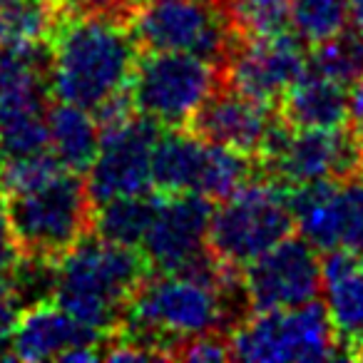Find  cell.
<instances>
[{"label": "cell", "mask_w": 363, "mask_h": 363, "mask_svg": "<svg viewBox=\"0 0 363 363\" xmlns=\"http://www.w3.org/2000/svg\"><path fill=\"white\" fill-rule=\"evenodd\" d=\"M50 95L92 112L100 127L135 115L140 45L122 11H65L50 38Z\"/></svg>", "instance_id": "6da1fadb"}, {"label": "cell", "mask_w": 363, "mask_h": 363, "mask_svg": "<svg viewBox=\"0 0 363 363\" xmlns=\"http://www.w3.org/2000/svg\"><path fill=\"white\" fill-rule=\"evenodd\" d=\"M247 313L252 311L242 289V269H229L219 281L184 272H152L115 331L152 348L160 358H177L184 343L199 336H229Z\"/></svg>", "instance_id": "7a4b0ae2"}, {"label": "cell", "mask_w": 363, "mask_h": 363, "mask_svg": "<svg viewBox=\"0 0 363 363\" xmlns=\"http://www.w3.org/2000/svg\"><path fill=\"white\" fill-rule=\"evenodd\" d=\"M150 274L140 249L112 244L92 232L55 262L52 301L107 338Z\"/></svg>", "instance_id": "3957f363"}, {"label": "cell", "mask_w": 363, "mask_h": 363, "mask_svg": "<svg viewBox=\"0 0 363 363\" xmlns=\"http://www.w3.org/2000/svg\"><path fill=\"white\" fill-rule=\"evenodd\" d=\"M6 199L11 227L23 257L57 262L92 232V204L85 177L60 167L50 177Z\"/></svg>", "instance_id": "277c9868"}, {"label": "cell", "mask_w": 363, "mask_h": 363, "mask_svg": "<svg viewBox=\"0 0 363 363\" xmlns=\"http://www.w3.org/2000/svg\"><path fill=\"white\" fill-rule=\"evenodd\" d=\"M294 232L296 224L286 187L272 177L259 174L214 207L207 244L222 264L242 269Z\"/></svg>", "instance_id": "5b68a950"}, {"label": "cell", "mask_w": 363, "mask_h": 363, "mask_svg": "<svg viewBox=\"0 0 363 363\" xmlns=\"http://www.w3.org/2000/svg\"><path fill=\"white\" fill-rule=\"evenodd\" d=\"M232 358L252 363H291L341 358L323 303L252 311L229 331Z\"/></svg>", "instance_id": "8992f818"}, {"label": "cell", "mask_w": 363, "mask_h": 363, "mask_svg": "<svg viewBox=\"0 0 363 363\" xmlns=\"http://www.w3.org/2000/svg\"><path fill=\"white\" fill-rule=\"evenodd\" d=\"M222 85V67L189 52H140L130 97L140 115L160 127H189L199 107Z\"/></svg>", "instance_id": "52a82bcc"}, {"label": "cell", "mask_w": 363, "mask_h": 363, "mask_svg": "<svg viewBox=\"0 0 363 363\" xmlns=\"http://www.w3.org/2000/svg\"><path fill=\"white\" fill-rule=\"evenodd\" d=\"M140 50L189 52L224 65L237 35L217 0H140L130 11Z\"/></svg>", "instance_id": "ba28073f"}, {"label": "cell", "mask_w": 363, "mask_h": 363, "mask_svg": "<svg viewBox=\"0 0 363 363\" xmlns=\"http://www.w3.org/2000/svg\"><path fill=\"white\" fill-rule=\"evenodd\" d=\"M212 212L214 202L199 194H160L155 217L140 244L152 272H184L197 277L217 272L219 259L207 244Z\"/></svg>", "instance_id": "9c48e42d"}, {"label": "cell", "mask_w": 363, "mask_h": 363, "mask_svg": "<svg viewBox=\"0 0 363 363\" xmlns=\"http://www.w3.org/2000/svg\"><path fill=\"white\" fill-rule=\"evenodd\" d=\"M363 145L348 127L336 130H298L286 122L277 140L262 155L259 167L284 187L308 182L343 179L361 172Z\"/></svg>", "instance_id": "30bf717a"}, {"label": "cell", "mask_w": 363, "mask_h": 363, "mask_svg": "<svg viewBox=\"0 0 363 363\" xmlns=\"http://www.w3.org/2000/svg\"><path fill=\"white\" fill-rule=\"evenodd\" d=\"M296 232L321 254L346 249L363 254V174L289 187Z\"/></svg>", "instance_id": "8fae6325"}, {"label": "cell", "mask_w": 363, "mask_h": 363, "mask_svg": "<svg viewBox=\"0 0 363 363\" xmlns=\"http://www.w3.org/2000/svg\"><path fill=\"white\" fill-rule=\"evenodd\" d=\"M100 130V147L90 169L85 172V187L92 204L97 207L117 197L155 192L152 155L162 127L135 112Z\"/></svg>", "instance_id": "7c38bea8"}, {"label": "cell", "mask_w": 363, "mask_h": 363, "mask_svg": "<svg viewBox=\"0 0 363 363\" xmlns=\"http://www.w3.org/2000/svg\"><path fill=\"white\" fill-rule=\"evenodd\" d=\"M249 311L296 308L321 296V252L301 234L281 239L242 267Z\"/></svg>", "instance_id": "4fadbf2b"}, {"label": "cell", "mask_w": 363, "mask_h": 363, "mask_svg": "<svg viewBox=\"0 0 363 363\" xmlns=\"http://www.w3.org/2000/svg\"><path fill=\"white\" fill-rule=\"evenodd\" d=\"M284 125L286 120L274 102L257 100L222 80L189 122V130L214 145L262 160Z\"/></svg>", "instance_id": "5bb4252c"}, {"label": "cell", "mask_w": 363, "mask_h": 363, "mask_svg": "<svg viewBox=\"0 0 363 363\" xmlns=\"http://www.w3.org/2000/svg\"><path fill=\"white\" fill-rule=\"evenodd\" d=\"M308 72V45L296 35L237 40L222 65V80L264 102H281L298 77Z\"/></svg>", "instance_id": "9a60e30c"}, {"label": "cell", "mask_w": 363, "mask_h": 363, "mask_svg": "<svg viewBox=\"0 0 363 363\" xmlns=\"http://www.w3.org/2000/svg\"><path fill=\"white\" fill-rule=\"evenodd\" d=\"M105 336L92 331L52 298L21 308L8 338V356L18 361H100Z\"/></svg>", "instance_id": "2e32d148"}, {"label": "cell", "mask_w": 363, "mask_h": 363, "mask_svg": "<svg viewBox=\"0 0 363 363\" xmlns=\"http://www.w3.org/2000/svg\"><path fill=\"white\" fill-rule=\"evenodd\" d=\"M321 298L336 333L341 358L363 356V264L346 249L321 257Z\"/></svg>", "instance_id": "e0dca14e"}, {"label": "cell", "mask_w": 363, "mask_h": 363, "mask_svg": "<svg viewBox=\"0 0 363 363\" xmlns=\"http://www.w3.org/2000/svg\"><path fill=\"white\" fill-rule=\"evenodd\" d=\"M214 145L184 127H162L152 155V184L160 194L204 197Z\"/></svg>", "instance_id": "ac0fdd59"}, {"label": "cell", "mask_w": 363, "mask_h": 363, "mask_svg": "<svg viewBox=\"0 0 363 363\" xmlns=\"http://www.w3.org/2000/svg\"><path fill=\"white\" fill-rule=\"evenodd\" d=\"M284 120L298 130H336L348 122V87L308 70L279 102Z\"/></svg>", "instance_id": "d6986e66"}, {"label": "cell", "mask_w": 363, "mask_h": 363, "mask_svg": "<svg viewBox=\"0 0 363 363\" xmlns=\"http://www.w3.org/2000/svg\"><path fill=\"white\" fill-rule=\"evenodd\" d=\"M100 122L70 102L52 100L48 107V150L65 169L85 177L100 147Z\"/></svg>", "instance_id": "ffe728a7"}, {"label": "cell", "mask_w": 363, "mask_h": 363, "mask_svg": "<svg viewBox=\"0 0 363 363\" xmlns=\"http://www.w3.org/2000/svg\"><path fill=\"white\" fill-rule=\"evenodd\" d=\"M157 192L132 194L102 202L92 212V232L112 244L140 249L157 209Z\"/></svg>", "instance_id": "44dd1931"}, {"label": "cell", "mask_w": 363, "mask_h": 363, "mask_svg": "<svg viewBox=\"0 0 363 363\" xmlns=\"http://www.w3.org/2000/svg\"><path fill=\"white\" fill-rule=\"evenodd\" d=\"M62 13L57 0H0V43H50Z\"/></svg>", "instance_id": "7402d4cb"}, {"label": "cell", "mask_w": 363, "mask_h": 363, "mask_svg": "<svg viewBox=\"0 0 363 363\" xmlns=\"http://www.w3.org/2000/svg\"><path fill=\"white\" fill-rule=\"evenodd\" d=\"M308 70L326 75L341 85L351 87L363 77V30L343 28L328 40L308 48Z\"/></svg>", "instance_id": "603a6c76"}, {"label": "cell", "mask_w": 363, "mask_h": 363, "mask_svg": "<svg viewBox=\"0 0 363 363\" xmlns=\"http://www.w3.org/2000/svg\"><path fill=\"white\" fill-rule=\"evenodd\" d=\"M237 40L289 33L294 0H217Z\"/></svg>", "instance_id": "cb8c5ba5"}, {"label": "cell", "mask_w": 363, "mask_h": 363, "mask_svg": "<svg viewBox=\"0 0 363 363\" xmlns=\"http://www.w3.org/2000/svg\"><path fill=\"white\" fill-rule=\"evenodd\" d=\"M348 26V0H294L291 33L313 48Z\"/></svg>", "instance_id": "d4e9b609"}, {"label": "cell", "mask_w": 363, "mask_h": 363, "mask_svg": "<svg viewBox=\"0 0 363 363\" xmlns=\"http://www.w3.org/2000/svg\"><path fill=\"white\" fill-rule=\"evenodd\" d=\"M21 257L23 254L18 249L16 234H13L6 199L0 197V291L11 289V279L16 274V267L21 264Z\"/></svg>", "instance_id": "484cf974"}, {"label": "cell", "mask_w": 363, "mask_h": 363, "mask_svg": "<svg viewBox=\"0 0 363 363\" xmlns=\"http://www.w3.org/2000/svg\"><path fill=\"white\" fill-rule=\"evenodd\" d=\"M177 358H182V361H197V363L227 361V358H232L229 336L227 333H207V336H199V338H194V341L184 343V346L177 351Z\"/></svg>", "instance_id": "4316f807"}, {"label": "cell", "mask_w": 363, "mask_h": 363, "mask_svg": "<svg viewBox=\"0 0 363 363\" xmlns=\"http://www.w3.org/2000/svg\"><path fill=\"white\" fill-rule=\"evenodd\" d=\"M348 130L363 145V77L348 87Z\"/></svg>", "instance_id": "83f0119b"}, {"label": "cell", "mask_w": 363, "mask_h": 363, "mask_svg": "<svg viewBox=\"0 0 363 363\" xmlns=\"http://www.w3.org/2000/svg\"><path fill=\"white\" fill-rule=\"evenodd\" d=\"M348 23L363 30V0H348Z\"/></svg>", "instance_id": "f1b7e54d"}, {"label": "cell", "mask_w": 363, "mask_h": 363, "mask_svg": "<svg viewBox=\"0 0 363 363\" xmlns=\"http://www.w3.org/2000/svg\"><path fill=\"white\" fill-rule=\"evenodd\" d=\"M6 167V150H3V142H0V172Z\"/></svg>", "instance_id": "f546056e"}, {"label": "cell", "mask_w": 363, "mask_h": 363, "mask_svg": "<svg viewBox=\"0 0 363 363\" xmlns=\"http://www.w3.org/2000/svg\"><path fill=\"white\" fill-rule=\"evenodd\" d=\"M361 174H363V155H361Z\"/></svg>", "instance_id": "4dcf8cb0"}, {"label": "cell", "mask_w": 363, "mask_h": 363, "mask_svg": "<svg viewBox=\"0 0 363 363\" xmlns=\"http://www.w3.org/2000/svg\"><path fill=\"white\" fill-rule=\"evenodd\" d=\"M0 358H6V353H3V351H0Z\"/></svg>", "instance_id": "1f68e13d"}, {"label": "cell", "mask_w": 363, "mask_h": 363, "mask_svg": "<svg viewBox=\"0 0 363 363\" xmlns=\"http://www.w3.org/2000/svg\"><path fill=\"white\" fill-rule=\"evenodd\" d=\"M358 257H361V264H363V254H358Z\"/></svg>", "instance_id": "d6a6232c"}, {"label": "cell", "mask_w": 363, "mask_h": 363, "mask_svg": "<svg viewBox=\"0 0 363 363\" xmlns=\"http://www.w3.org/2000/svg\"><path fill=\"white\" fill-rule=\"evenodd\" d=\"M132 3H140V0H132Z\"/></svg>", "instance_id": "836d02e7"}, {"label": "cell", "mask_w": 363, "mask_h": 363, "mask_svg": "<svg viewBox=\"0 0 363 363\" xmlns=\"http://www.w3.org/2000/svg\"><path fill=\"white\" fill-rule=\"evenodd\" d=\"M361 361H363V356H361Z\"/></svg>", "instance_id": "e575fe53"}]
</instances>
